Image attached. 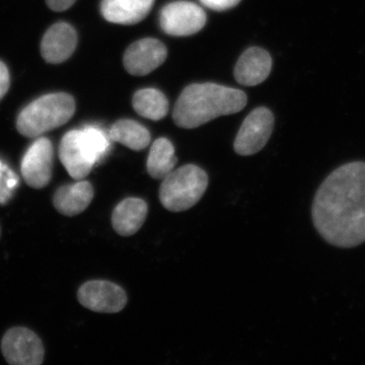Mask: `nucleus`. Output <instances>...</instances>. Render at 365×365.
Wrapping results in <instances>:
<instances>
[{
    "label": "nucleus",
    "instance_id": "obj_1",
    "mask_svg": "<svg viewBox=\"0 0 365 365\" xmlns=\"http://www.w3.org/2000/svg\"><path fill=\"white\" fill-rule=\"evenodd\" d=\"M312 215L319 234L339 248L365 242V163L334 170L314 197Z\"/></svg>",
    "mask_w": 365,
    "mask_h": 365
},
{
    "label": "nucleus",
    "instance_id": "obj_2",
    "mask_svg": "<svg viewBox=\"0 0 365 365\" xmlns=\"http://www.w3.org/2000/svg\"><path fill=\"white\" fill-rule=\"evenodd\" d=\"M246 105L244 91L215 83H194L178 98L173 118L181 128L193 129L215 118L242 111Z\"/></svg>",
    "mask_w": 365,
    "mask_h": 365
},
{
    "label": "nucleus",
    "instance_id": "obj_3",
    "mask_svg": "<svg viewBox=\"0 0 365 365\" xmlns=\"http://www.w3.org/2000/svg\"><path fill=\"white\" fill-rule=\"evenodd\" d=\"M109 134L97 126L67 132L59 145V158L72 179L83 180L110 150Z\"/></svg>",
    "mask_w": 365,
    "mask_h": 365
},
{
    "label": "nucleus",
    "instance_id": "obj_4",
    "mask_svg": "<svg viewBox=\"0 0 365 365\" xmlns=\"http://www.w3.org/2000/svg\"><path fill=\"white\" fill-rule=\"evenodd\" d=\"M76 112V101L66 93H48L24 108L16 119L21 135L38 138L66 124Z\"/></svg>",
    "mask_w": 365,
    "mask_h": 365
},
{
    "label": "nucleus",
    "instance_id": "obj_5",
    "mask_svg": "<svg viewBox=\"0 0 365 365\" xmlns=\"http://www.w3.org/2000/svg\"><path fill=\"white\" fill-rule=\"evenodd\" d=\"M208 186V176L195 165H187L172 170L163 180L160 200L163 207L182 212L199 202Z\"/></svg>",
    "mask_w": 365,
    "mask_h": 365
},
{
    "label": "nucleus",
    "instance_id": "obj_6",
    "mask_svg": "<svg viewBox=\"0 0 365 365\" xmlns=\"http://www.w3.org/2000/svg\"><path fill=\"white\" fill-rule=\"evenodd\" d=\"M1 351L11 365H40L44 361L42 341L33 331L24 327H14L4 334Z\"/></svg>",
    "mask_w": 365,
    "mask_h": 365
},
{
    "label": "nucleus",
    "instance_id": "obj_7",
    "mask_svg": "<svg viewBox=\"0 0 365 365\" xmlns=\"http://www.w3.org/2000/svg\"><path fill=\"white\" fill-rule=\"evenodd\" d=\"M273 127L274 116L267 108H258L250 113L235 137V153L248 157L263 150L272 134Z\"/></svg>",
    "mask_w": 365,
    "mask_h": 365
},
{
    "label": "nucleus",
    "instance_id": "obj_8",
    "mask_svg": "<svg viewBox=\"0 0 365 365\" xmlns=\"http://www.w3.org/2000/svg\"><path fill=\"white\" fill-rule=\"evenodd\" d=\"M160 24L169 35L186 37L202 30L206 24V14L193 2L175 1L163 7Z\"/></svg>",
    "mask_w": 365,
    "mask_h": 365
},
{
    "label": "nucleus",
    "instance_id": "obj_9",
    "mask_svg": "<svg viewBox=\"0 0 365 365\" xmlns=\"http://www.w3.org/2000/svg\"><path fill=\"white\" fill-rule=\"evenodd\" d=\"M54 148L51 141L39 137L26 151L21 172L26 184L33 189H43L51 181Z\"/></svg>",
    "mask_w": 365,
    "mask_h": 365
},
{
    "label": "nucleus",
    "instance_id": "obj_10",
    "mask_svg": "<svg viewBox=\"0 0 365 365\" xmlns=\"http://www.w3.org/2000/svg\"><path fill=\"white\" fill-rule=\"evenodd\" d=\"M78 299L81 306L96 313L116 314L127 304V295L121 287L104 280H93L79 287Z\"/></svg>",
    "mask_w": 365,
    "mask_h": 365
},
{
    "label": "nucleus",
    "instance_id": "obj_11",
    "mask_svg": "<svg viewBox=\"0 0 365 365\" xmlns=\"http://www.w3.org/2000/svg\"><path fill=\"white\" fill-rule=\"evenodd\" d=\"M168 50L160 41L146 38L136 41L124 53L123 63L132 76H143L162 66L167 59Z\"/></svg>",
    "mask_w": 365,
    "mask_h": 365
},
{
    "label": "nucleus",
    "instance_id": "obj_12",
    "mask_svg": "<svg viewBox=\"0 0 365 365\" xmlns=\"http://www.w3.org/2000/svg\"><path fill=\"white\" fill-rule=\"evenodd\" d=\"M78 34L69 24L57 23L48 29L41 42V54L47 63L66 61L76 51Z\"/></svg>",
    "mask_w": 365,
    "mask_h": 365
},
{
    "label": "nucleus",
    "instance_id": "obj_13",
    "mask_svg": "<svg viewBox=\"0 0 365 365\" xmlns=\"http://www.w3.org/2000/svg\"><path fill=\"white\" fill-rule=\"evenodd\" d=\"M272 59L262 48H250L242 53L235 68V78L240 85L255 86L260 85L270 74Z\"/></svg>",
    "mask_w": 365,
    "mask_h": 365
},
{
    "label": "nucleus",
    "instance_id": "obj_14",
    "mask_svg": "<svg viewBox=\"0 0 365 365\" xmlns=\"http://www.w3.org/2000/svg\"><path fill=\"white\" fill-rule=\"evenodd\" d=\"M93 186L90 182L78 180L74 184L64 185L55 192L53 196V205L60 215L76 216L88 207L93 201Z\"/></svg>",
    "mask_w": 365,
    "mask_h": 365
},
{
    "label": "nucleus",
    "instance_id": "obj_15",
    "mask_svg": "<svg viewBox=\"0 0 365 365\" xmlns=\"http://www.w3.org/2000/svg\"><path fill=\"white\" fill-rule=\"evenodd\" d=\"M155 0H102L101 14L118 25H135L148 16Z\"/></svg>",
    "mask_w": 365,
    "mask_h": 365
},
{
    "label": "nucleus",
    "instance_id": "obj_16",
    "mask_svg": "<svg viewBox=\"0 0 365 365\" xmlns=\"http://www.w3.org/2000/svg\"><path fill=\"white\" fill-rule=\"evenodd\" d=\"M148 216V204L140 198H127L113 211L112 225L118 235H133L140 230Z\"/></svg>",
    "mask_w": 365,
    "mask_h": 365
},
{
    "label": "nucleus",
    "instance_id": "obj_17",
    "mask_svg": "<svg viewBox=\"0 0 365 365\" xmlns=\"http://www.w3.org/2000/svg\"><path fill=\"white\" fill-rule=\"evenodd\" d=\"M110 139L123 144L132 150H143L150 143V133L143 125L129 119H122L112 125Z\"/></svg>",
    "mask_w": 365,
    "mask_h": 365
},
{
    "label": "nucleus",
    "instance_id": "obj_18",
    "mask_svg": "<svg viewBox=\"0 0 365 365\" xmlns=\"http://www.w3.org/2000/svg\"><path fill=\"white\" fill-rule=\"evenodd\" d=\"M175 148L167 138H158L151 146L148 158V172L153 179L163 180L177 165Z\"/></svg>",
    "mask_w": 365,
    "mask_h": 365
},
{
    "label": "nucleus",
    "instance_id": "obj_19",
    "mask_svg": "<svg viewBox=\"0 0 365 365\" xmlns=\"http://www.w3.org/2000/svg\"><path fill=\"white\" fill-rule=\"evenodd\" d=\"M134 110L146 119L158 121L169 113V102L162 91L155 88H143L136 91L132 100Z\"/></svg>",
    "mask_w": 365,
    "mask_h": 365
},
{
    "label": "nucleus",
    "instance_id": "obj_20",
    "mask_svg": "<svg viewBox=\"0 0 365 365\" xmlns=\"http://www.w3.org/2000/svg\"><path fill=\"white\" fill-rule=\"evenodd\" d=\"M19 186V178L13 170L0 160V204H6Z\"/></svg>",
    "mask_w": 365,
    "mask_h": 365
},
{
    "label": "nucleus",
    "instance_id": "obj_21",
    "mask_svg": "<svg viewBox=\"0 0 365 365\" xmlns=\"http://www.w3.org/2000/svg\"><path fill=\"white\" fill-rule=\"evenodd\" d=\"M200 1L208 9L216 11H223L237 6L241 0H200Z\"/></svg>",
    "mask_w": 365,
    "mask_h": 365
},
{
    "label": "nucleus",
    "instance_id": "obj_22",
    "mask_svg": "<svg viewBox=\"0 0 365 365\" xmlns=\"http://www.w3.org/2000/svg\"><path fill=\"white\" fill-rule=\"evenodd\" d=\"M11 86V76L9 68L4 62L0 61V101L6 95Z\"/></svg>",
    "mask_w": 365,
    "mask_h": 365
},
{
    "label": "nucleus",
    "instance_id": "obj_23",
    "mask_svg": "<svg viewBox=\"0 0 365 365\" xmlns=\"http://www.w3.org/2000/svg\"><path fill=\"white\" fill-rule=\"evenodd\" d=\"M76 1V0H46V4L51 11L61 13L71 9Z\"/></svg>",
    "mask_w": 365,
    "mask_h": 365
},
{
    "label": "nucleus",
    "instance_id": "obj_24",
    "mask_svg": "<svg viewBox=\"0 0 365 365\" xmlns=\"http://www.w3.org/2000/svg\"><path fill=\"white\" fill-rule=\"evenodd\" d=\"M0 237H1V228H0Z\"/></svg>",
    "mask_w": 365,
    "mask_h": 365
}]
</instances>
